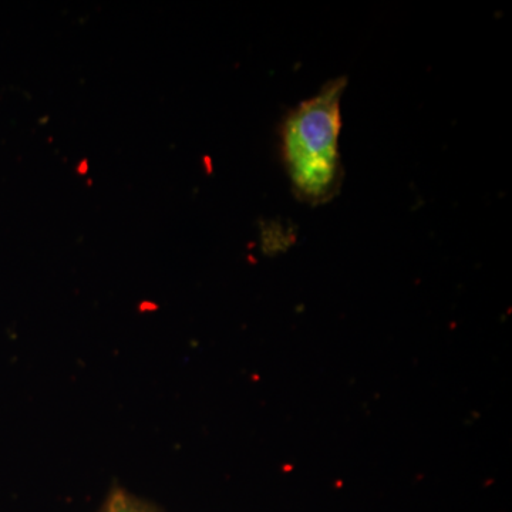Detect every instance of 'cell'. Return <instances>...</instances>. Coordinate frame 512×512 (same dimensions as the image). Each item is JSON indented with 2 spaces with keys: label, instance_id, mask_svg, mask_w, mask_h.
<instances>
[{
  "label": "cell",
  "instance_id": "1",
  "mask_svg": "<svg viewBox=\"0 0 512 512\" xmlns=\"http://www.w3.org/2000/svg\"><path fill=\"white\" fill-rule=\"evenodd\" d=\"M346 84L345 77L326 83L316 96L289 111L282 123V158L293 194L311 205L333 200L342 187L340 103Z\"/></svg>",
  "mask_w": 512,
  "mask_h": 512
},
{
  "label": "cell",
  "instance_id": "2",
  "mask_svg": "<svg viewBox=\"0 0 512 512\" xmlns=\"http://www.w3.org/2000/svg\"><path fill=\"white\" fill-rule=\"evenodd\" d=\"M97 512H164L156 504L131 494L121 487L111 488Z\"/></svg>",
  "mask_w": 512,
  "mask_h": 512
}]
</instances>
